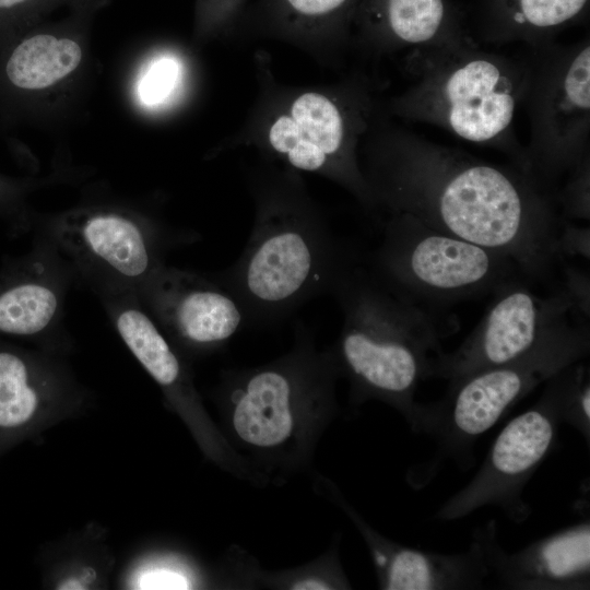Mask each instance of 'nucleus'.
<instances>
[{"label": "nucleus", "mask_w": 590, "mask_h": 590, "mask_svg": "<svg viewBox=\"0 0 590 590\" xmlns=\"http://www.w3.org/2000/svg\"><path fill=\"white\" fill-rule=\"evenodd\" d=\"M489 585L508 590L590 589V521L577 522L536 540L526 547L506 552L498 540L497 524L487 543Z\"/></svg>", "instance_id": "nucleus-13"}, {"label": "nucleus", "mask_w": 590, "mask_h": 590, "mask_svg": "<svg viewBox=\"0 0 590 590\" xmlns=\"http://www.w3.org/2000/svg\"><path fill=\"white\" fill-rule=\"evenodd\" d=\"M375 113L368 92L358 84L296 93L269 118L263 144L291 169L338 182L378 219L358 162V146Z\"/></svg>", "instance_id": "nucleus-7"}, {"label": "nucleus", "mask_w": 590, "mask_h": 590, "mask_svg": "<svg viewBox=\"0 0 590 590\" xmlns=\"http://www.w3.org/2000/svg\"><path fill=\"white\" fill-rule=\"evenodd\" d=\"M575 364L547 379L536 402L500 430L479 471L441 505L435 519L458 520L486 506L518 524L530 517L532 508L522 494L556 444Z\"/></svg>", "instance_id": "nucleus-9"}, {"label": "nucleus", "mask_w": 590, "mask_h": 590, "mask_svg": "<svg viewBox=\"0 0 590 590\" xmlns=\"http://www.w3.org/2000/svg\"><path fill=\"white\" fill-rule=\"evenodd\" d=\"M59 589H84L82 583L75 579H70L64 582H62L59 587Z\"/></svg>", "instance_id": "nucleus-29"}, {"label": "nucleus", "mask_w": 590, "mask_h": 590, "mask_svg": "<svg viewBox=\"0 0 590 590\" xmlns=\"http://www.w3.org/2000/svg\"><path fill=\"white\" fill-rule=\"evenodd\" d=\"M355 0H262L272 28L294 36L342 34Z\"/></svg>", "instance_id": "nucleus-19"}, {"label": "nucleus", "mask_w": 590, "mask_h": 590, "mask_svg": "<svg viewBox=\"0 0 590 590\" xmlns=\"http://www.w3.org/2000/svg\"><path fill=\"white\" fill-rule=\"evenodd\" d=\"M54 235L79 266L109 281L111 290L135 293L164 264L169 243L164 232L116 212L73 217Z\"/></svg>", "instance_id": "nucleus-11"}, {"label": "nucleus", "mask_w": 590, "mask_h": 590, "mask_svg": "<svg viewBox=\"0 0 590 590\" xmlns=\"http://www.w3.org/2000/svg\"><path fill=\"white\" fill-rule=\"evenodd\" d=\"M137 293L155 322L190 346L224 344L247 323L228 290L191 271L163 264Z\"/></svg>", "instance_id": "nucleus-12"}, {"label": "nucleus", "mask_w": 590, "mask_h": 590, "mask_svg": "<svg viewBox=\"0 0 590 590\" xmlns=\"http://www.w3.org/2000/svg\"><path fill=\"white\" fill-rule=\"evenodd\" d=\"M532 284L516 278L495 290L485 315L467 339L455 351H440L430 357L427 378L453 382L514 361L583 315L565 284L545 295L534 292Z\"/></svg>", "instance_id": "nucleus-10"}, {"label": "nucleus", "mask_w": 590, "mask_h": 590, "mask_svg": "<svg viewBox=\"0 0 590 590\" xmlns=\"http://www.w3.org/2000/svg\"><path fill=\"white\" fill-rule=\"evenodd\" d=\"M330 294L343 314L338 358L354 388L394 405L420 434L424 404L414 394L430 357L442 351L435 314L390 288L357 257Z\"/></svg>", "instance_id": "nucleus-4"}, {"label": "nucleus", "mask_w": 590, "mask_h": 590, "mask_svg": "<svg viewBox=\"0 0 590 590\" xmlns=\"http://www.w3.org/2000/svg\"><path fill=\"white\" fill-rule=\"evenodd\" d=\"M378 213L408 214L510 259L548 282L563 258L556 192L516 164H494L374 115L358 146Z\"/></svg>", "instance_id": "nucleus-1"}, {"label": "nucleus", "mask_w": 590, "mask_h": 590, "mask_svg": "<svg viewBox=\"0 0 590 590\" xmlns=\"http://www.w3.org/2000/svg\"><path fill=\"white\" fill-rule=\"evenodd\" d=\"M405 57L411 81L389 101V114L494 148L527 170L514 129L528 85L527 54L514 57L489 51L462 37Z\"/></svg>", "instance_id": "nucleus-3"}, {"label": "nucleus", "mask_w": 590, "mask_h": 590, "mask_svg": "<svg viewBox=\"0 0 590 590\" xmlns=\"http://www.w3.org/2000/svg\"><path fill=\"white\" fill-rule=\"evenodd\" d=\"M588 0H516L515 10L509 15L512 27L504 43L523 40L530 47L545 43L543 34L559 28L576 17Z\"/></svg>", "instance_id": "nucleus-21"}, {"label": "nucleus", "mask_w": 590, "mask_h": 590, "mask_svg": "<svg viewBox=\"0 0 590 590\" xmlns=\"http://www.w3.org/2000/svg\"><path fill=\"white\" fill-rule=\"evenodd\" d=\"M137 293L111 290L108 312L129 350L161 386L169 388L181 378L180 362L153 317L142 307Z\"/></svg>", "instance_id": "nucleus-16"}, {"label": "nucleus", "mask_w": 590, "mask_h": 590, "mask_svg": "<svg viewBox=\"0 0 590 590\" xmlns=\"http://www.w3.org/2000/svg\"><path fill=\"white\" fill-rule=\"evenodd\" d=\"M522 104L530 121L526 169L556 192L559 179L590 160V45L527 47Z\"/></svg>", "instance_id": "nucleus-8"}, {"label": "nucleus", "mask_w": 590, "mask_h": 590, "mask_svg": "<svg viewBox=\"0 0 590 590\" xmlns=\"http://www.w3.org/2000/svg\"><path fill=\"white\" fill-rule=\"evenodd\" d=\"M39 396L24 357L0 350V429L20 428L34 416Z\"/></svg>", "instance_id": "nucleus-20"}, {"label": "nucleus", "mask_w": 590, "mask_h": 590, "mask_svg": "<svg viewBox=\"0 0 590 590\" xmlns=\"http://www.w3.org/2000/svg\"><path fill=\"white\" fill-rule=\"evenodd\" d=\"M182 67L175 56L155 57L138 81L139 101L146 107H157L168 102L179 87Z\"/></svg>", "instance_id": "nucleus-22"}, {"label": "nucleus", "mask_w": 590, "mask_h": 590, "mask_svg": "<svg viewBox=\"0 0 590 590\" xmlns=\"http://www.w3.org/2000/svg\"><path fill=\"white\" fill-rule=\"evenodd\" d=\"M295 590H328L331 589L330 583L318 578H306L295 582L292 586Z\"/></svg>", "instance_id": "nucleus-28"}, {"label": "nucleus", "mask_w": 590, "mask_h": 590, "mask_svg": "<svg viewBox=\"0 0 590 590\" xmlns=\"http://www.w3.org/2000/svg\"><path fill=\"white\" fill-rule=\"evenodd\" d=\"M62 292L50 276H30L0 291V332L31 337L57 322Z\"/></svg>", "instance_id": "nucleus-17"}, {"label": "nucleus", "mask_w": 590, "mask_h": 590, "mask_svg": "<svg viewBox=\"0 0 590 590\" xmlns=\"http://www.w3.org/2000/svg\"><path fill=\"white\" fill-rule=\"evenodd\" d=\"M380 224L382 239L367 264L390 288L434 314L524 278L510 259L408 214H388Z\"/></svg>", "instance_id": "nucleus-6"}, {"label": "nucleus", "mask_w": 590, "mask_h": 590, "mask_svg": "<svg viewBox=\"0 0 590 590\" xmlns=\"http://www.w3.org/2000/svg\"><path fill=\"white\" fill-rule=\"evenodd\" d=\"M564 188L556 192L557 204L562 206L563 219H582L589 221V182L590 160L569 173Z\"/></svg>", "instance_id": "nucleus-24"}, {"label": "nucleus", "mask_w": 590, "mask_h": 590, "mask_svg": "<svg viewBox=\"0 0 590 590\" xmlns=\"http://www.w3.org/2000/svg\"><path fill=\"white\" fill-rule=\"evenodd\" d=\"M587 320L573 318L530 352L449 382L440 400L424 404L421 434L435 440L437 451L418 469V483L432 479L447 459L469 469L482 435L539 385L585 359L590 351Z\"/></svg>", "instance_id": "nucleus-5"}, {"label": "nucleus", "mask_w": 590, "mask_h": 590, "mask_svg": "<svg viewBox=\"0 0 590 590\" xmlns=\"http://www.w3.org/2000/svg\"><path fill=\"white\" fill-rule=\"evenodd\" d=\"M492 520L479 527L468 550L441 554L387 542L368 533L381 588L388 590H469L489 586L487 542Z\"/></svg>", "instance_id": "nucleus-14"}, {"label": "nucleus", "mask_w": 590, "mask_h": 590, "mask_svg": "<svg viewBox=\"0 0 590 590\" xmlns=\"http://www.w3.org/2000/svg\"><path fill=\"white\" fill-rule=\"evenodd\" d=\"M26 0H0V8H10Z\"/></svg>", "instance_id": "nucleus-30"}, {"label": "nucleus", "mask_w": 590, "mask_h": 590, "mask_svg": "<svg viewBox=\"0 0 590 590\" xmlns=\"http://www.w3.org/2000/svg\"><path fill=\"white\" fill-rule=\"evenodd\" d=\"M255 222L236 262L215 280L247 323H276L330 291L357 257L331 229L293 172H267L252 187Z\"/></svg>", "instance_id": "nucleus-2"}, {"label": "nucleus", "mask_w": 590, "mask_h": 590, "mask_svg": "<svg viewBox=\"0 0 590 590\" xmlns=\"http://www.w3.org/2000/svg\"><path fill=\"white\" fill-rule=\"evenodd\" d=\"M78 43L52 35H35L21 43L7 63V74L17 87L39 90L66 78L80 63Z\"/></svg>", "instance_id": "nucleus-18"}, {"label": "nucleus", "mask_w": 590, "mask_h": 590, "mask_svg": "<svg viewBox=\"0 0 590 590\" xmlns=\"http://www.w3.org/2000/svg\"><path fill=\"white\" fill-rule=\"evenodd\" d=\"M563 424L579 432L587 445H590V380L589 368L582 361L574 365L564 402Z\"/></svg>", "instance_id": "nucleus-23"}, {"label": "nucleus", "mask_w": 590, "mask_h": 590, "mask_svg": "<svg viewBox=\"0 0 590 590\" xmlns=\"http://www.w3.org/2000/svg\"><path fill=\"white\" fill-rule=\"evenodd\" d=\"M560 251L563 256L582 255L589 257V228L575 226L566 220L560 234Z\"/></svg>", "instance_id": "nucleus-26"}, {"label": "nucleus", "mask_w": 590, "mask_h": 590, "mask_svg": "<svg viewBox=\"0 0 590 590\" xmlns=\"http://www.w3.org/2000/svg\"><path fill=\"white\" fill-rule=\"evenodd\" d=\"M246 0H203V15L211 26H223L233 21Z\"/></svg>", "instance_id": "nucleus-25"}, {"label": "nucleus", "mask_w": 590, "mask_h": 590, "mask_svg": "<svg viewBox=\"0 0 590 590\" xmlns=\"http://www.w3.org/2000/svg\"><path fill=\"white\" fill-rule=\"evenodd\" d=\"M364 49L408 55L464 36L447 30L444 0H366L362 19Z\"/></svg>", "instance_id": "nucleus-15"}, {"label": "nucleus", "mask_w": 590, "mask_h": 590, "mask_svg": "<svg viewBox=\"0 0 590 590\" xmlns=\"http://www.w3.org/2000/svg\"><path fill=\"white\" fill-rule=\"evenodd\" d=\"M139 589H188L186 577L169 569H154L140 577Z\"/></svg>", "instance_id": "nucleus-27"}]
</instances>
